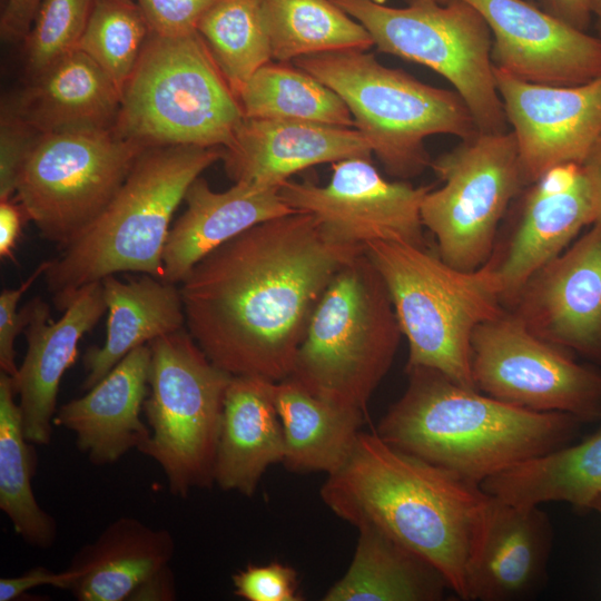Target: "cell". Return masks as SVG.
<instances>
[{"label":"cell","instance_id":"obj_25","mask_svg":"<svg viewBox=\"0 0 601 601\" xmlns=\"http://www.w3.org/2000/svg\"><path fill=\"white\" fill-rule=\"evenodd\" d=\"M175 540L165 529L121 516L107 525L71 559L68 591L78 601H125L151 577L169 566Z\"/></svg>","mask_w":601,"mask_h":601},{"label":"cell","instance_id":"obj_1","mask_svg":"<svg viewBox=\"0 0 601 601\" xmlns=\"http://www.w3.org/2000/svg\"><path fill=\"white\" fill-rule=\"evenodd\" d=\"M364 249L328 242L309 213L255 225L179 283L186 328L230 375L286 380L324 290Z\"/></svg>","mask_w":601,"mask_h":601},{"label":"cell","instance_id":"obj_15","mask_svg":"<svg viewBox=\"0 0 601 601\" xmlns=\"http://www.w3.org/2000/svg\"><path fill=\"white\" fill-rule=\"evenodd\" d=\"M526 188L511 229L496 239L487 260L506 309L528 280L595 220L593 189L581 164L553 166Z\"/></svg>","mask_w":601,"mask_h":601},{"label":"cell","instance_id":"obj_16","mask_svg":"<svg viewBox=\"0 0 601 601\" xmlns=\"http://www.w3.org/2000/svg\"><path fill=\"white\" fill-rule=\"evenodd\" d=\"M494 77L525 187L553 166L583 162L601 137V76L582 85L548 86L494 67Z\"/></svg>","mask_w":601,"mask_h":601},{"label":"cell","instance_id":"obj_6","mask_svg":"<svg viewBox=\"0 0 601 601\" xmlns=\"http://www.w3.org/2000/svg\"><path fill=\"white\" fill-rule=\"evenodd\" d=\"M402 335L386 284L364 249L324 290L288 378L325 401L365 413Z\"/></svg>","mask_w":601,"mask_h":601},{"label":"cell","instance_id":"obj_39","mask_svg":"<svg viewBox=\"0 0 601 601\" xmlns=\"http://www.w3.org/2000/svg\"><path fill=\"white\" fill-rule=\"evenodd\" d=\"M150 32L175 37L197 31L204 14L217 0H135Z\"/></svg>","mask_w":601,"mask_h":601},{"label":"cell","instance_id":"obj_32","mask_svg":"<svg viewBox=\"0 0 601 601\" xmlns=\"http://www.w3.org/2000/svg\"><path fill=\"white\" fill-rule=\"evenodd\" d=\"M272 58L288 62L299 57L368 50V31L332 0H262Z\"/></svg>","mask_w":601,"mask_h":601},{"label":"cell","instance_id":"obj_8","mask_svg":"<svg viewBox=\"0 0 601 601\" xmlns=\"http://www.w3.org/2000/svg\"><path fill=\"white\" fill-rule=\"evenodd\" d=\"M244 119L198 31L150 32L121 92L115 131L147 146L227 147Z\"/></svg>","mask_w":601,"mask_h":601},{"label":"cell","instance_id":"obj_37","mask_svg":"<svg viewBox=\"0 0 601 601\" xmlns=\"http://www.w3.org/2000/svg\"><path fill=\"white\" fill-rule=\"evenodd\" d=\"M234 593L247 601H300L297 572L280 562L248 564L233 578Z\"/></svg>","mask_w":601,"mask_h":601},{"label":"cell","instance_id":"obj_40","mask_svg":"<svg viewBox=\"0 0 601 601\" xmlns=\"http://www.w3.org/2000/svg\"><path fill=\"white\" fill-rule=\"evenodd\" d=\"M47 267L48 260L42 262L18 287L6 288L0 293V368L1 373L11 377L18 371L14 349L16 338L24 331L28 321L26 305L21 311H18V304L37 278L45 275Z\"/></svg>","mask_w":601,"mask_h":601},{"label":"cell","instance_id":"obj_11","mask_svg":"<svg viewBox=\"0 0 601 601\" xmlns=\"http://www.w3.org/2000/svg\"><path fill=\"white\" fill-rule=\"evenodd\" d=\"M147 147L114 128L40 134L16 200L40 236L61 249L100 215Z\"/></svg>","mask_w":601,"mask_h":601},{"label":"cell","instance_id":"obj_42","mask_svg":"<svg viewBox=\"0 0 601 601\" xmlns=\"http://www.w3.org/2000/svg\"><path fill=\"white\" fill-rule=\"evenodd\" d=\"M43 0H6L0 17L1 39L23 41L28 36Z\"/></svg>","mask_w":601,"mask_h":601},{"label":"cell","instance_id":"obj_36","mask_svg":"<svg viewBox=\"0 0 601 601\" xmlns=\"http://www.w3.org/2000/svg\"><path fill=\"white\" fill-rule=\"evenodd\" d=\"M95 0H43L24 41L29 79L77 49Z\"/></svg>","mask_w":601,"mask_h":601},{"label":"cell","instance_id":"obj_41","mask_svg":"<svg viewBox=\"0 0 601 601\" xmlns=\"http://www.w3.org/2000/svg\"><path fill=\"white\" fill-rule=\"evenodd\" d=\"M70 577L67 569L60 572H53L45 566H36L18 577L1 578L0 601L17 600L28 591L41 585H51L56 589L67 590Z\"/></svg>","mask_w":601,"mask_h":601},{"label":"cell","instance_id":"obj_35","mask_svg":"<svg viewBox=\"0 0 601 601\" xmlns=\"http://www.w3.org/2000/svg\"><path fill=\"white\" fill-rule=\"evenodd\" d=\"M149 35L148 22L135 0H95L77 49L122 92Z\"/></svg>","mask_w":601,"mask_h":601},{"label":"cell","instance_id":"obj_5","mask_svg":"<svg viewBox=\"0 0 601 601\" xmlns=\"http://www.w3.org/2000/svg\"><path fill=\"white\" fill-rule=\"evenodd\" d=\"M365 253L386 284L407 338L406 367L434 368L476 390L471 370L472 334L477 325L506 311L491 264L461 270L426 247L386 239L367 242Z\"/></svg>","mask_w":601,"mask_h":601},{"label":"cell","instance_id":"obj_33","mask_svg":"<svg viewBox=\"0 0 601 601\" xmlns=\"http://www.w3.org/2000/svg\"><path fill=\"white\" fill-rule=\"evenodd\" d=\"M244 117L354 127L343 99L303 69L287 62L262 66L237 96Z\"/></svg>","mask_w":601,"mask_h":601},{"label":"cell","instance_id":"obj_22","mask_svg":"<svg viewBox=\"0 0 601 601\" xmlns=\"http://www.w3.org/2000/svg\"><path fill=\"white\" fill-rule=\"evenodd\" d=\"M186 209L170 227L162 254V279L179 284L206 255L250 227L295 213L279 187L235 183L215 191L200 176L189 186Z\"/></svg>","mask_w":601,"mask_h":601},{"label":"cell","instance_id":"obj_24","mask_svg":"<svg viewBox=\"0 0 601 601\" xmlns=\"http://www.w3.org/2000/svg\"><path fill=\"white\" fill-rule=\"evenodd\" d=\"M121 91L85 52L76 49L29 83L1 107L39 134L75 129H111Z\"/></svg>","mask_w":601,"mask_h":601},{"label":"cell","instance_id":"obj_28","mask_svg":"<svg viewBox=\"0 0 601 601\" xmlns=\"http://www.w3.org/2000/svg\"><path fill=\"white\" fill-rule=\"evenodd\" d=\"M290 471L336 472L348 459L363 424L361 411L325 401L290 378L272 383Z\"/></svg>","mask_w":601,"mask_h":601},{"label":"cell","instance_id":"obj_2","mask_svg":"<svg viewBox=\"0 0 601 601\" xmlns=\"http://www.w3.org/2000/svg\"><path fill=\"white\" fill-rule=\"evenodd\" d=\"M324 503L356 528L371 524L435 568L467 600L469 570L492 495L481 484L359 432L346 462L321 489Z\"/></svg>","mask_w":601,"mask_h":601},{"label":"cell","instance_id":"obj_30","mask_svg":"<svg viewBox=\"0 0 601 601\" xmlns=\"http://www.w3.org/2000/svg\"><path fill=\"white\" fill-rule=\"evenodd\" d=\"M481 485L489 494L515 505L566 502L591 508L601 493V428L579 444L530 460Z\"/></svg>","mask_w":601,"mask_h":601},{"label":"cell","instance_id":"obj_45","mask_svg":"<svg viewBox=\"0 0 601 601\" xmlns=\"http://www.w3.org/2000/svg\"><path fill=\"white\" fill-rule=\"evenodd\" d=\"M175 579L170 566H167L146 581L130 600H174Z\"/></svg>","mask_w":601,"mask_h":601},{"label":"cell","instance_id":"obj_38","mask_svg":"<svg viewBox=\"0 0 601 601\" xmlns=\"http://www.w3.org/2000/svg\"><path fill=\"white\" fill-rule=\"evenodd\" d=\"M39 132L4 107L0 118V201L16 194L20 171Z\"/></svg>","mask_w":601,"mask_h":601},{"label":"cell","instance_id":"obj_49","mask_svg":"<svg viewBox=\"0 0 601 601\" xmlns=\"http://www.w3.org/2000/svg\"><path fill=\"white\" fill-rule=\"evenodd\" d=\"M371 1H373V2H375V3H378V4H385V2H386L387 0H371Z\"/></svg>","mask_w":601,"mask_h":601},{"label":"cell","instance_id":"obj_47","mask_svg":"<svg viewBox=\"0 0 601 601\" xmlns=\"http://www.w3.org/2000/svg\"><path fill=\"white\" fill-rule=\"evenodd\" d=\"M592 17L597 18L598 27L601 33V0H589Z\"/></svg>","mask_w":601,"mask_h":601},{"label":"cell","instance_id":"obj_26","mask_svg":"<svg viewBox=\"0 0 601 601\" xmlns=\"http://www.w3.org/2000/svg\"><path fill=\"white\" fill-rule=\"evenodd\" d=\"M270 381L233 376L225 394L215 462V483L252 496L272 464L282 462L285 442Z\"/></svg>","mask_w":601,"mask_h":601},{"label":"cell","instance_id":"obj_29","mask_svg":"<svg viewBox=\"0 0 601 601\" xmlns=\"http://www.w3.org/2000/svg\"><path fill=\"white\" fill-rule=\"evenodd\" d=\"M356 550L325 601H436L450 589L422 558L371 524L357 526Z\"/></svg>","mask_w":601,"mask_h":601},{"label":"cell","instance_id":"obj_44","mask_svg":"<svg viewBox=\"0 0 601 601\" xmlns=\"http://www.w3.org/2000/svg\"><path fill=\"white\" fill-rule=\"evenodd\" d=\"M23 217L26 214L18 203L11 199L0 201V257L2 259L13 257L21 236Z\"/></svg>","mask_w":601,"mask_h":601},{"label":"cell","instance_id":"obj_10","mask_svg":"<svg viewBox=\"0 0 601 601\" xmlns=\"http://www.w3.org/2000/svg\"><path fill=\"white\" fill-rule=\"evenodd\" d=\"M357 20L384 53L423 65L445 78L470 109L480 132H504L509 124L491 58L492 33L463 0H405L404 8L371 0H332Z\"/></svg>","mask_w":601,"mask_h":601},{"label":"cell","instance_id":"obj_31","mask_svg":"<svg viewBox=\"0 0 601 601\" xmlns=\"http://www.w3.org/2000/svg\"><path fill=\"white\" fill-rule=\"evenodd\" d=\"M11 376L0 374V510L26 543L50 548L57 524L37 502L32 490L35 452L23 433Z\"/></svg>","mask_w":601,"mask_h":601},{"label":"cell","instance_id":"obj_34","mask_svg":"<svg viewBox=\"0 0 601 601\" xmlns=\"http://www.w3.org/2000/svg\"><path fill=\"white\" fill-rule=\"evenodd\" d=\"M197 31L236 97L252 75L273 60L262 0H217Z\"/></svg>","mask_w":601,"mask_h":601},{"label":"cell","instance_id":"obj_7","mask_svg":"<svg viewBox=\"0 0 601 601\" xmlns=\"http://www.w3.org/2000/svg\"><path fill=\"white\" fill-rule=\"evenodd\" d=\"M293 62L343 99L354 127L393 177L413 178L431 165L424 145L427 137L453 135L467 139L480 132L456 91L388 68L366 50L324 52Z\"/></svg>","mask_w":601,"mask_h":601},{"label":"cell","instance_id":"obj_43","mask_svg":"<svg viewBox=\"0 0 601 601\" xmlns=\"http://www.w3.org/2000/svg\"><path fill=\"white\" fill-rule=\"evenodd\" d=\"M564 23L587 31L592 20L589 0H525Z\"/></svg>","mask_w":601,"mask_h":601},{"label":"cell","instance_id":"obj_17","mask_svg":"<svg viewBox=\"0 0 601 601\" xmlns=\"http://www.w3.org/2000/svg\"><path fill=\"white\" fill-rule=\"evenodd\" d=\"M463 1L482 14L491 30L495 68L548 86L582 85L601 76V40L587 31L525 0Z\"/></svg>","mask_w":601,"mask_h":601},{"label":"cell","instance_id":"obj_12","mask_svg":"<svg viewBox=\"0 0 601 601\" xmlns=\"http://www.w3.org/2000/svg\"><path fill=\"white\" fill-rule=\"evenodd\" d=\"M443 181L421 205V219L437 254L461 270L482 267L494 249L500 223L525 187L512 130L479 132L431 161Z\"/></svg>","mask_w":601,"mask_h":601},{"label":"cell","instance_id":"obj_20","mask_svg":"<svg viewBox=\"0 0 601 601\" xmlns=\"http://www.w3.org/2000/svg\"><path fill=\"white\" fill-rule=\"evenodd\" d=\"M223 149L231 180L274 187L316 165L373 155L356 128L246 117Z\"/></svg>","mask_w":601,"mask_h":601},{"label":"cell","instance_id":"obj_23","mask_svg":"<svg viewBox=\"0 0 601 601\" xmlns=\"http://www.w3.org/2000/svg\"><path fill=\"white\" fill-rule=\"evenodd\" d=\"M552 544L548 515L492 495L485 528L467 575V600L505 601L532 590Z\"/></svg>","mask_w":601,"mask_h":601},{"label":"cell","instance_id":"obj_19","mask_svg":"<svg viewBox=\"0 0 601 601\" xmlns=\"http://www.w3.org/2000/svg\"><path fill=\"white\" fill-rule=\"evenodd\" d=\"M26 307L27 352L11 380L26 439L33 445H48L61 378L77 359L81 337L107 311L102 284L82 288L58 321L51 319L49 306L39 297Z\"/></svg>","mask_w":601,"mask_h":601},{"label":"cell","instance_id":"obj_21","mask_svg":"<svg viewBox=\"0 0 601 601\" xmlns=\"http://www.w3.org/2000/svg\"><path fill=\"white\" fill-rule=\"evenodd\" d=\"M150 363V345H141L83 396L57 408L53 425L72 432L92 464H112L148 441L150 428L140 412L149 393Z\"/></svg>","mask_w":601,"mask_h":601},{"label":"cell","instance_id":"obj_46","mask_svg":"<svg viewBox=\"0 0 601 601\" xmlns=\"http://www.w3.org/2000/svg\"><path fill=\"white\" fill-rule=\"evenodd\" d=\"M584 171L591 183L595 199V220L601 224V137L595 141L582 162Z\"/></svg>","mask_w":601,"mask_h":601},{"label":"cell","instance_id":"obj_48","mask_svg":"<svg viewBox=\"0 0 601 601\" xmlns=\"http://www.w3.org/2000/svg\"><path fill=\"white\" fill-rule=\"evenodd\" d=\"M591 508H594L597 509L600 513H601V493L598 495V497L594 500V502L592 503V506Z\"/></svg>","mask_w":601,"mask_h":601},{"label":"cell","instance_id":"obj_18","mask_svg":"<svg viewBox=\"0 0 601 601\" xmlns=\"http://www.w3.org/2000/svg\"><path fill=\"white\" fill-rule=\"evenodd\" d=\"M509 311L541 339L601 364V224L536 272Z\"/></svg>","mask_w":601,"mask_h":601},{"label":"cell","instance_id":"obj_13","mask_svg":"<svg viewBox=\"0 0 601 601\" xmlns=\"http://www.w3.org/2000/svg\"><path fill=\"white\" fill-rule=\"evenodd\" d=\"M471 370L476 390L499 401L580 421L601 414V374L534 335L509 309L475 327Z\"/></svg>","mask_w":601,"mask_h":601},{"label":"cell","instance_id":"obj_14","mask_svg":"<svg viewBox=\"0 0 601 601\" xmlns=\"http://www.w3.org/2000/svg\"><path fill=\"white\" fill-rule=\"evenodd\" d=\"M431 189L390 181L371 158L354 157L332 164L327 185L288 179L279 195L293 210L312 214L331 243L365 246L386 239L426 247L421 205Z\"/></svg>","mask_w":601,"mask_h":601},{"label":"cell","instance_id":"obj_9","mask_svg":"<svg viewBox=\"0 0 601 601\" xmlns=\"http://www.w3.org/2000/svg\"><path fill=\"white\" fill-rule=\"evenodd\" d=\"M150 436L139 452L162 470L174 495L215 483L224 398L233 375L216 366L187 328L149 343Z\"/></svg>","mask_w":601,"mask_h":601},{"label":"cell","instance_id":"obj_4","mask_svg":"<svg viewBox=\"0 0 601 601\" xmlns=\"http://www.w3.org/2000/svg\"><path fill=\"white\" fill-rule=\"evenodd\" d=\"M219 147L149 146L100 215L48 260L45 278L63 312L86 286L118 273L164 277L173 215L193 181L223 159Z\"/></svg>","mask_w":601,"mask_h":601},{"label":"cell","instance_id":"obj_3","mask_svg":"<svg viewBox=\"0 0 601 601\" xmlns=\"http://www.w3.org/2000/svg\"><path fill=\"white\" fill-rule=\"evenodd\" d=\"M406 373L407 387L376 433L474 483L559 450L578 432L573 415L499 401L434 368L412 366Z\"/></svg>","mask_w":601,"mask_h":601},{"label":"cell","instance_id":"obj_27","mask_svg":"<svg viewBox=\"0 0 601 601\" xmlns=\"http://www.w3.org/2000/svg\"><path fill=\"white\" fill-rule=\"evenodd\" d=\"M101 284L108 312L106 341L100 347H90L83 357L85 391L132 349L186 326L177 284L145 274L127 282L110 275Z\"/></svg>","mask_w":601,"mask_h":601}]
</instances>
